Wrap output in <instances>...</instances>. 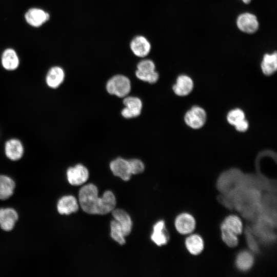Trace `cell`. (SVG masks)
Listing matches in <instances>:
<instances>
[{"label": "cell", "instance_id": "27", "mask_svg": "<svg viewBox=\"0 0 277 277\" xmlns=\"http://www.w3.org/2000/svg\"><path fill=\"white\" fill-rule=\"evenodd\" d=\"M245 118H246L245 113L240 108L231 109L227 113L226 115L227 122L233 126Z\"/></svg>", "mask_w": 277, "mask_h": 277}, {"label": "cell", "instance_id": "23", "mask_svg": "<svg viewBox=\"0 0 277 277\" xmlns=\"http://www.w3.org/2000/svg\"><path fill=\"white\" fill-rule=\"evenodd\" d=\"M254 263L252 254L247 251L240 252L236 258V265L240 270L246 271L249 270Z\"/></svg>", "mask_w": 277, "mask_h": 277}, {"label": "cell", "instance_id": "3", "mask_svg": "<svg viewBox=\"0 0 277 277\" xmlns=\"http://www.w3.org/2000/svg\"><path fill=\"white\" fill-rule=\"evenodd\" d=\"M207 118L205 109L199 106H194L186 111L184 121L189 127L193 129H199L205 124Z\"/></svg>", "mask_w": 277, "mask_h": 277}, {"label": "cell", "instance_id": "13", "mask_svg": "<svg viewBox=\"0 0 277 277\" xmlns=\"http://www.w3.org/2000/svg\"><path fill=\"white\" fill-rule=\"evenodd\" d=\"M6 156L12 161L19 160L24 153V147L21 142L16 138L8 140L5 144Z\"/></svg>", "mask_w": 277, "mask_h": 277}, {"label": "cell", "instance_id": "2", "mask_svg": "<svg viewBox=\"0 0 277 277\" xmlns=\"http://www.w3.org/2000/svg\"><path fill=\"white\" fill-rule=\"evenodd\" d=\"M107 92L119 97H125L131 90L130 80L123 75H116L110 78L106 84Z\"/></svg>", "mask_w": 277, "mask_h": 277}, {"label": "cell", "instance_id": "18", "mask_svg": "<svg viewBox=\"0 0 277 277\" xmlns=\"http://www.w3.org/2000/svg\"><path fill=\"white\" fill-rule=\"evenodd\" d=\"M1 62L4 69L8 71H13L18 67L19 60L14 49L7 48L4 51L2 55Z\"/></svg>", "mask_w": 277, "mask_h": 277}, {"label": "cell", "instance_id": "7", "mask_svg": "<svg viewBox=\"0 0 277 277\" xmlns=\"http://www.w3.org/2000/svg\"><path fill=\"white\" fill-rule=\"evenodd\" d=\"M67 176L71 185H80L85 183L88 179L89 172L84 166L77 164L68 169Z\"/></svg>", "mask_w": 277, "mask_h": 277}, {"label": "cell", "instance_id": "22", "mask_svg": "<svg viewBox=\"0 0 277 277\" xmlns=\"http://www.w3.org/2000/svg\"><path fill=\"white\" fill-rule=\"evenodd\" d=\"M15 188L14 181L9 177L0 175V200H6L13 194Z\"/></svg>", "mask_w": 277, "mask_h": 277}, {"label": "cell", "instance_id": "11", "mask_svg": "<svg viewBox=\"0 0 277 277\" xmlns=\"http://www.w3.org/2000/svg\"><path fill=\"white\" fill-rule=\"evenodd\" d=\"M110 168L114 175L125 181H128L132 175L128 160L121 157L112 161Z\"/></svg>", "mask_w": 277, "mask_h": 277}, {"label": "cell", "instance_id": "17", "mask_svg": "<svg viewBox=\"0 0 277 277\" xmlns=\"http://www.w3.org/2000/svg\"><path fill=\"white\" fill-rule=\"evenodd\" d=\"M262 73L266 76L273 75L277 70V54L276 51L265 53L261 63Z\"/></svg>", "mask_w": 277, "mask_h": 277}, {"label": "cell", "instance_id": "4", "mask_svg": "<svg viewBox=\"0 0 277 277\" xmlns=\"http://www.w3.org/2000/svg\"><path fill=\"white\" fill-rule=\"evenodd\" d=\"M135 75L139 80L150 84L156 83L159 77L155 64L148 59L142 60L137 64Z\"/></svg>", "mask_w": 277, "mask_h": 277}, {"label": "cell", "instance_id": "25", "mask_svg": "<svg viewBox=\"0 0 277 277\" xmlns=\"http://www.w3.org/2000/svg\"><path fill=\"white\" fill-rule=\"evenodd\" d=\"M222 239L229 247H236L239 243L237 235L227 229L223 224L221 226Z\"/></svg>", "mask_w": 277, "mask_h": 277}, {"label": "cell", "instance_id": "5", "mask_svg": "<svg viewBox=\"0 0 277 277\" xmlns=\"http://www.w3.org/2000/svg\"><path fill=\"white\" fill-rule=\"evenodd\" d=\"M236 24L240 31L248 34L256 32L259 27L257 17L249 12L240 14L236 18Z\"/></svg>", "mask_w": 277, "mask_h": 277}, {"label": "cell", "instance_id": "14", "mask_svg": "<svg viewBox=\"0 0 277 277\" xmlns=\"http://www.w3.org/2000/svg\"><path fill=\"white\" fill-rule=\"evenodd\" d=\"M17 220L18 214L13 209H0V227L4 230H11Z\"/></svg>", "mask_w": 277, "mask_h": 277}, {"label": "cell", "instance_id": "21", "mask_svg": "<svg viewBox=\"0 0 277 277\" xmlns=\"http://www.w3.org/2000/svg\"><path fill=\"white\" fill-rule=\"evenodd\" d=\"M165 231V227L164 221L161 220L153 226L151 239L157 246H161L167 244L168 239Z\"/></svg>", "mask_w": 277, "mask_h": 277}, {"label": "cell", "instance_id": "28", "mask_svg": "<svg viewBox=\"0 0 277 277\" xmlns=\"http://www.w3.org/2000/svg\"><path fill=\"white\" fill-rule=\"evenodd\" d=\"M132 174H137L143 172L145 169L143 163L140 160L133 159L128 160Z\"/></svg>", "mask_w": 277, "mask_h": 277}, {"label": "cell", "instance_id": "16", "mask_svg": "<svg viewBox=\"0 0 277 277\" xmlns=\"http://www.w3.org/2000/svg\"><path fill=\"white\" fill-rule=\"evenodd\" d=\"M58 212L61 214H69L76 212L78 205L76 199L72 195H66L60 199L57 204Z\"/></svg>", "mask_w": 277, "mask_h": 277}, {"label": "cell", "instance_id": "1", "mask_svg": "<svg viewBox=\"0 0 277 277\" xmlns=\"http://www.w3.org/2000/svg\"><path fill=\"white\" fill-rule=\"evenodd\" d=\"M78 198L82 209L89 214H107L112 211L116 205L115 197L111 191H106L102 197H98L97 188L92 184L81 188Z\"/></svg>", "mask_w": 277, "mask_h": 277}, {"label": "cell", "instance_id": "15", "mask_svg": "<svg viewBox=\"0 0 277 277\" xmlns=\"http://www.w3.org/2000/svg\"><path fill=\"white\" fill-rule=\"evenodd\" d=\"M65 75V72L61 67L59 66L51 67L46 76L47 86L53 89L58 88L64 82Z\"/></svg>", "mask_w": 277, "mask_h": 277}, {"label": "cell", "instance_id": "24", "mask_svg": "<svg viewBox=\"0 0 277 277\" xmlns=\"http://www.w3.org/2000/svg\"><path fill=\"white\" fill-rule=\"evenodd\" d=\"M227 229L236 235H240L243 232V223L236 215H230L225 218L222 223Z\"/></svg>", "mask_w": 277, "mask_h": 277}, {"label": "cell", "instance_id": "10", "mask_svg": "<svg viewBox=\"0 0 277 277\" xmlns=\"http://www.w3.org/2000/svg\"><path fill=\"white\" fill-rule=\"evenodd\" d=\"M50 18L49 14L37 8H32L29 9L25 14L26 22L30 26L38 27L47 22Z\"/></svg>", "mask_w": 277, "mask_h": 277}, {"label": "cell", "instance_id": "6", "mask_svg": "<svg viewBox=\"0 0 277 277\" xmlns=\"http://www.w3.org/2000/svg\"><path fill=\"white\" fill-rule=\"evenodd\" d=\"M125 107L122 110V115L126 118L138 116L142 109V101L137 97L126 96L123 100Z\"/></svg>", "mask_w": 277, "mask_h": 277}, {"label": "cell", "instance_id": "9", "mask_svg": "<svg viewBox=\"0 0 277 277\" xmlns=\"http://www.w3.org/2000/svg\"><path fill=\"white\" fill-rule=\"evenodd\" d=\"M174 224L177 232L182 234H187L194 231L196 223L192 215L182 213L176 217Z\"/></svg>", "mask_w": 277, "mask_h": 277}, {"label": "cell", "instance_id": "20", "mask_svg": "<svg viewBox=\"0 0 277 277\" xmlns=\"http://www.w3.org/2000/svg\"><path fill=\"white\" fill-rule=\"evenodd\" d=\"M185 244L189 252L194 255L201 253L204 247L203 239L197 234H192L188 236L186 239Z\"/></svg>", "mask_w": 277, "mask_h": 277}, {"label": "cell", "instance_id": "19", "mask_svg": "<svg viewBox=\"0 0 277 277\" xmlns=\"http://www.w3.org/2000/svg\"><path fill=\"white\" fill-rule=\"evenodd\" d=\"M112 213L115 220L121 226L125 236L128 235L131 231L132 223L129 215L121 209H113Z\"/></svg>", "mask_w": 277, "mask_h": 277}, {"label": "cell", "instance_id": "26", "mask_svg": "<svg viewBox=\"0 0 277 277\" xmlns=\"http://www.w3.org/2000/svg\"><path fill=\"white\" fill-rule=\"evenodd\" d=\"M111 236L120 245H123L126 243L125 236L121 225L115 220H113L110 223Z\"/></svg>", "mask_w": 277, "mask_h": 277}, {"label": "cell", "instance_id": "12", "mask_svg": "<svg viewBox=\"0 0 277 277\" xmlns=\"http://www.w3.org/2000/svg\"><path fill=\"white\" fill-rule=\"evenodd\" d=\"M130 47L133 54L140 57H145L151 50L150 42L142 35H138L134 37L130 42Z\"/></svg>", "mask_w": 277, "mask_h": 277}, {"label": "cell", "instance_id": "8", "mask_svg": "<svg viewBox=\"0 0 277 277\" xmlns=\"http://www.w3.org/2000/svg\"><path fill=\"white\" fill-rule=\"evenodd\" d=\"M193 88L194 82L192 78L186 74H181L177 76L172 90L175 95L183 97L190 94Z\"/></svg>", "mask_w": 277, "mask_h": 277}, {"label": "cell", "instance_id": "29", "mask_svg": "<svg viewBox=\"0 0 277 277\" xmlns=\"http://www.w3.org/2000/svg\"><path fill=\"white\" fill-rule=\"evenodd\" d=\"M233 127L237 131L244 132L249 129V124L248 121L245 118L238 123Z\"/></svg>", "mask_w": 277, "mask_h": 277}]
</instances>
